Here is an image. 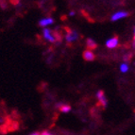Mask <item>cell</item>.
I'll return each instance as SVG.
<instances>
[{"label":"cell","mask_w":135,"mask_h":135,"mask_svg":"<svg viewBox=\"0 0 135 135\" xmlns=\"http://www.w3.org/2000/svg\"><path fill=\"white\" fill-rule=\"evenodd\" d=\"M128 12L126 11H118L116 12L112 15L110 17V21H113V22H116V21H119V20H122V19H125L127 18L128 16Z\"/></svg>","instance_id":"6da1fadb"},{"label":"cell","mask_w":135,"mask_h":135,"mask_svg":"<svg viewBox=\"0 0 135 135\" xmlns=\"http://www.w3.org/2000/svg\"><path fill=\"white\" fill-rule=\"evenodd\" d=\"M97 98L99 102V105H101L103 108H106L108 106V99H107L105 93L103 90H99L97 93Z\"/></svg>","instance_id":"7a4b0ae2"},{"label":"cell","mask_w":135,"mask_h":135,"mask_svg":"<svg viewBox=\"0 0 135 135\" xmlns=\"http://www.w3.org/2000/svg\"><path fill=\"white\" fill-rule=\"evenodd\" d=\"M119 45V39L117 37H112L106 41V46L109 49H114Z\"/></svg>","instance_id":"3957f363"},{"label":"cell","mask_w":135,"mask_h":135,"mask_svg":"<svg viewBox=\"0 0 135 135\" xmlns=\"http://www.w3.org/2000/svg\"><path fill=\"white\" fill-rule=\"evenodd\" d=\"M43 35H44V38H45V40H47L48 42H50V43H55V41H56V37L53 35L51 29L46 28V27H44Z\"/></svg>","instance_id":"277c9868"},{"label":"cell","mask_w":135,"mask_h":135,"mask_svg":"<svg viewBox=\"0 0 135 135\" xmlns=\"http://www.w3.org/2000/svg\"><path fill=\"white\" fill-rule=\"evenodd\" d=\"M83 59L85 60L86 61H93L95 60V53L93 52V50L90 49H87L83 52Z\"/></svg>","instance_id":"5b68a950"},{"label":"cell","mask_w":135,"mask_h":135,"mask_svg":"<svg viewBox=\"0 0 135 135\" xmlns=\"http://www.w3.org/2000/svg\"><path fill=\"white\" fill-rule=\"evenodd\" d=\"M78 37H79V35H78L77 31L68 29V34H66L65 39L68 43H73V42H75V41L77 40Z\"/></svg>","instance_id":"8992f818"},{"label":"cell","mask_w":135,"mask_h":135,"mask_svg":"<svg viewBox=\"0 0 135 135\" xmlns=\"http://www.w3.org/2000/svg\"><path fill=\"white\" fill-rule=\"evenodd\" d=\"M53 23H54V19L51 18V17H48V18L41 19V20L39 21V26L42 27H45L48 25H52Z\"/></svg>","instance_id":"52a82bcc"},{"label":"cell","mask_w":135,"mask_h":135,"mask_svg":"<svg viewBox=\"0 0 135 135\" xmlns=\"http://www.w3.org/2000/svg\"><path fill=\"white\" fill-rule=\"evenodd\" d=\"M86 46L88 47V49L94 50L97 47V44L95 40H93L92 38H88L86 40Z\"/></svg>","instance_id":"ba28073f"},{"label":"cell","mask_w":135,"mask_h":135,"mask_svg":"<svg viewBox=\"0 0 135 135\" xmlns=\"http://www.w3.org/2000/svg\"><path fill=\"white\" fill-rule=\"evenodd\" d=\"M129 68L131 67H129V64H128V61H123L119 66V70L122 74H126V73H128V71H129Z\"/></svg>","instance_id":"9c48e42d"},{"label":"cell","mask_w":135,"mask_h":135,"mask_svg":"<svg viewBox=\"0 0 135 135\" xmlns=\"http://www.w3.org/2000/svg\"><path fill=\"white\" fill-rule=\"evenodd\" d=\"M60 110L63 113H67L71 110V106L68 105V104H62V106L60 108Z\"/></svg>","instance_id":"30bf717a"},{"label":"cell","mask_w":135,"mask_h":135,"mask_svg":"<svg viewBox=\"0 0 135 135\" xmlns=\"http://www.w3.org/2000/svg\"><path fill=\"white\" fill-rule=\"evenodd\" d=\"M41 135H54V134H52L51 132H49V131H45L41 133Z\"/></svg>","instance_id":"8fae6325"},{"label":"cell","mask_w":135,"mask_h":135,"mask_svg":"<svg viewBox=\"0 0 135 135\" xmlns=\"http://www.w3.org/2000/svg\"><path fill=\"white\" fill-rule=\"evenodd\" d=\"M133 45H134V47H135V27H134V29H133Z\"/></svg>","instance_id":"7c38bea8"},{"label":"cell","mask_w":135,"mask_h":135,"mask_svg":"<svg viewBox=\"0 0 135 135\" xmlns=\"http://www.w3.org/2000/svg\"><path fill=\"white\" fill-rule=\"evenodd\" d=\"M62 104H63V103H61V102H60V103H57V104H56V108H57V109H60L61 106H62Z\"/></svg>","instance_id":"4fadbf2b"},{"label":"cell","mask_w":135,"mask_h":135,"mask_svg":"<svg viewBox=\"0 0 135 135\" xmlns=\"http://www.w3.org/2000/svg\"><path fill=\"white\" fill-rule=\"evenodd\" d=\"M29 135H41V133L38 132V131H36V132H33V133H31V134H29Z\"/></svg>","instance_id":"5bb4252c"},{"label":"cell","mask_w":135,"mask_h":135,"mask_svg":"<svg viewBox=\"0 0 135 135\" xmlns=\"http://www.w3.org/2000/svg\"><path fill=\"white\" fill-rule=\"evenodd\" d=\"M18 2H19L18 0H11V3H12V4H17Z\"/></svg>","instance_id":"9a60e30c"},{"label":"cell","mask_w":135,"mask_h":135,"mask_svg":"<svg viewBox=\"0 0 135 135\" xmlns=\"http://www.w3.org/2000/svg\"><path fill=\"white\" fill-rule=\"evenodd\" d=\"M69 15H70V16H74V15H75V11H70Z\"/></svg>","instance_id":"2e32d148"}]
</instances>
